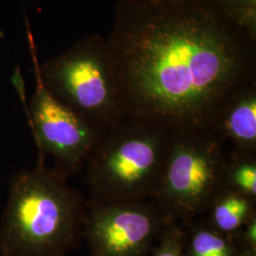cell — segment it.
I'll return each instance as SVG.
<instances>
[{
	"label": "cell",
	"mask_w": 256,
	"mask_h": 256,
	"mask_svg": "<svg viewBox=\"0 0 256 256\" xmlns=\"http://www.w3.org/2000/svg\"><path fill=\"white\" fill-rule=\"evenodd\" d=\"M106 41L124 120L173 134H214L256 82V25L218 0H117Z\"/></svg>",
	"instance_id": "obj_1"
},
{
	"label": "cell",
	"mask_w": 256,
	"mask_h": 256,
	"mask_svg": "<svg viewBox=\"0 0 256 256\" xmlns=\"http://www.w3.org/2000/svg\"><path fill=\"white\" fill-rule=\"evenodd\" d=\"M37 162L12 178L0 221V256H66L79 245L88 200Z\"/></svg>",
	"instance_id": "obj_2"
},
{
	"label": "cell",
	"mask_w": 256,
	"mask_h": 256,
	"mask_svg": "<svg viewBox=\"0 0 256 256\" xmlns=\"http://www.w3.org/2000/svg\"><path fill=\"white\" fill-rule=\"evenodd\" d=\"M172 134L124 120L102 138L88 158L90 202H144L158 191Z\"/></svg>",
	"instance_id": "obj_3"
},
{
	"label": "cell",
	"mask_w": 256,
	"mask_h": 256,
	"mask_svg": "<svg viewBox=\"0 0 256 256\" xmlns=\"http://www.w3.org/2000/svg\"><path fill=\"white\" fill-rule=\"evenodd\" d=\"M28 36L34 74L54 99L106 134L119 126L124 120L118 104L104 37H84L40 64L30 30Z\"/></svg>",
	"instance_id": "obj_4"
},
{
	"label": "cell",
	"mask_w": 256,
	"mask_h": 256,
	"mask_svg": "<svg viewBox=\"0 0 256 256\" xmlns=\"http://www.w3.org/2000/svg\"><path fill=\"white\" fill-rule=\"evenodd\" d=\"M225 144L212 133L172 134L162 178L154 198L171 222L188 224L204 216L226 187Z\"/></svg>",
	"instance_id": "obj_5"
},
{
	"label": "cell",
	"mask_w": 256,
	"mask_h": 256,
	"mask_svg": "<svg viewBox=\"0 0 256 256\" xmlns=\"http://www.w3.org/2000/svg\"><path fill=\"white\" fill-rule=\"evenodd\" d=\"M36 90L26 110L38 162L54 158L52 167L70 178L79 173L106 134L92 126L54 99L36 74Z\"/></svg>",
	"instance_id": "obj_6"
},
{
	"label": "cell",
	"mask_w": 256,
	"mask_h": 256,
	"mask_svg": "<svg viewBox=\"0 0 256 256\" xmlns=\"http://www.w3.org/2000/svg\"><path fill=\"white\" fill-rule=\"evenodd\" d=\"M170 222L154 200H88L82 238L90 256H148Z\"/></svg>",
	"instance_id": "obj_7"
},
{
	"label": "cell",
	"mask_w": 256,
	"mask_h": 256,
	"mask_svg": "<svg viewBox=\"0 0 256 256\" xmlns=\"http://www.w3.org/2000/svg\"><path fill=\"white\" fill-rule=\"evenodd\" d=\"M214 134L232 146L230 154L256 155V82L236 92L225 104Z\"/></svg>",
	"instance_id": "obj_8"
},
{
	"label": "cell",
	"mask_w": 256,
	"mask_h": 256,
	"mask_svg": "<svg viewBox=\"0 0 256 256\" xmlns=\"http://www.w3.org/2000/svg\"><path fill=\"white\" fill-rule=\"evenodd\" d=\"M205 214V220L214 229L234 238L256 216V200L225 187L214 198Z\"/></svg>",
	"instance_id": "obj_9"
},
{
	"label": "cell",
	"mask_w": 256,
	"mask_h": 256,
	"mask_svg": "<svg viewBox=\"0 0 256 256\" xmlns=\"http://www.w3.org/2000/svg\"><path fill=\"white\" fill-rule=\"evenodd\" d=\"M186 232V256H236V239L214 229L205 220H194L188 223Z\"/></svg>",
	"instance_id": "obj_10"
},
{
	"label": "cell",
	"mask_w": 256,
	"mask_h": 256,
	"mask_svg": "<svg viewBox=\"0 0 256 256\" xmlns=\"http://www.w3.org/2000/svg\"><path fill=\"white\" fill-rule=\"evenodd\" d=\"M225 185L256 200V155L228 153Z\"/></svg>",
	"instance_id": "obj_11"
},
{
	"label": "cell",
	"mask_w": 256,
	"mask_h": 256,
	"mask_svg": "<svg viewBox=\"0 0 256 256\" xmlns=\"http://www.w3.org/2000/svg\"><path fill=\"white\" fill-rule=\"evenodd\" d=\"M186 232L176 222H170L162 232L150 256H186Z\"/></svg>",
	"instance_id": "obj_12"
},
{
	"label": "cell",
	"mask_w": 256,
	"mask_h": 256,
	"mask_svg": "<svg viewBox=\"0 0 256 256\" xmlns=\"http://www.w3.org/2000/svg\"><path fill=\"white\" fill-rule=\"evenodd\" d=\"M230 14L256 25V0H218Z\"/></svg>",
	"instance_id": "obj_13"
},
{
	"label": "cell",
	"mask_w": 256,
	"mask_h": 256,
	"mask_svg": "<svg viewBox=\"0 0 256 256\" xmlns=\"http://www.w3.org/2000/svg\"><path fill=\"white\" fill-rule=\"evenodd\" d=\"M234 238L239 247L256 250V216L248 220Z\"/></svg>",
	"instance_id": "obj_14"
},
{
	"label": "cell",
	"mask_w": 256,
	"mask_h": 256,
	"mask_svg": "<svg viewBox=\"0 0 256 256\" xmlns=\"http://www.w3.org/2000/svg\"><path fill=\"white\" fill-rule=\"evenodd\" d=\"M12 84L14 86L16 90L18 93L19 98L21 102H23L25 106V111L28 108L27 97H26V86H25V82L23 79L22 74L19 70L18 66L14 68V74L12 75Z\"/></svg>",
	"instance_id": "obj_15"
},
{
	"label": "cell",
	"mask_w": 256,
	"mask_h": 256,
	"mask_svg": "<svg viewBox=\"0 0 256 256\" xmlns=\"http://www.w3.org/2000/svg\"><path fill=\"white\" fill-rule=\"evenodd\" d=\"M236 256H256V250L238 246V252Z\"/></svg>",
	"instance_id": "obj_16"
},
{
	"label": "cell",
	"mask_w": 256,
	"mask_h": 256,
	"mask_svg": "<svg viewBox=\"0 0 256 256\" xmlns=\"http://www.w3.org/2000/svg\"><path fill=\"white\" fill-rule=\"evenodd\" d=\"M174 1H183V0H174Z\"/></svg>",
	"instance_id": "obj_17"
}]
</instances>
